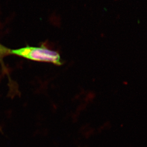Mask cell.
<instances>
[{
    "label": "cell",
    "instance_id": "obj_2",
    "mask_svg": "<svg viewBox=\"0 0 147 147\" xmlns=\"http://www.w3.org/2000/svg\"><path fill=\"white\" fill-rule=\"evenodd\" d=\"M10 53L11 50L10 49L0 44V58L6 56L7 54H10Z\"/></svg>",
    "mask_w": 147,
    "mask_h": 147
},
{
    "label": "cell",
    "instance_id": "obj_1",
    "mask_svg": "<svg viewBox=\"0 0 147 147\" xmlns=\"http://www.w3.org/2000/svg\"><path fill=\"white\" fill-rule=\"evenodd\" d=\"M10 54L33 61L51 63L59 65L63 64L58 53L45 47L27 46L18 49L11 50Z\"/></svg>",
    "mask_w": 147,
    "mask_h": 147
}]
</instances>
